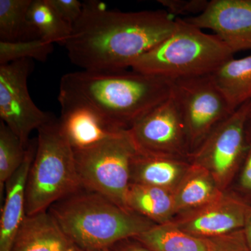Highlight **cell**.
I'll list each match as a JSON object with an SVG mask.
<instances>
[{
  "mask_svg": "<svg viewBox=\"0 0 251 251\" xmlns=\"http://www.w3.org/2000/svg\"><path fill=\"white\" fill-rule=\"evenodd\" d=\"M73 244L46 211L26 216L11 251H66Z\"/></svg>",
  "mask_w": 251,
  "mask_h": 251,
  "instance_id": "9a60e30c",
  "label": "cell"
},
{
  "mask_svg": "<svg viewBox=\"0 0 251 251\" xmlns=\"http://www.w3.org/2000/svg\"><path fill=\"white\" fill-rule=\"evenodd\" d=\"M249 118L251 120V100H250V108H249Z\"/></svg>",
  "mask_w": 251,
  "mask_h": 251,
  "instance_id": "d6a6232c",
  "label": "cell"
},
{
  "mask_svg": "<svg viewBox=\"0 0 251 251\" xmlns=\"http://www.w3.org/2000/svg\"><path fill=\"white\" fill-rule=\"evenodd\" d=\"M28 19L38 36L52 44L64 46L72 33V25L57 14L49 0H32Z\"/></svg>",
  "mask_w": 251,
  "mask_h": 251,
  "instance_id": "44dd1931",
  "label": "cell"
},
{
  "mask_svg": "<svg viewBox=\"0 0 251 251\" xmlns=\"http://www.w3.org/2000/svg\"><path fill=\"white\" fill-rule=\"evenodd\" d=\"M190 164L184 158L152 156L137 151L130 166V183L174 191Z\"/></svg>",
  "mask_w": 251,
  "mask_h": 251,
  "instance_id": "2e32d148",
  "label": "cell"
},
{
  "mask_svg": "<svg viewBox=\"0 0 251 251\" xmlns=\"http://www.w3.org/2000/svg\"><path fill=\"white\" fill-rule=\"evenodd\" d=\"M34 68L31 59L0 65V117L27 148L29 135L50 121L53 116L38 108L27 88Z\"/></svg>",
  "mask_w": 251,
  "mask_h": 251,
  "instance_id": "9c48e42d",
  "label": "cell"
},
{
  "mask_svg": "<svg viewBox=\"0 0 251 251\" xmlns=\"http://www.w3.org/2000/svg\"><path fill=\"white\" fill-rule=\"evenodd\" d=\"M61 108V129L74 150L90 148L126 130L117 129L83 105H62Z\"/></svg>",
  "mask_w": 251,
  "mask_h": 251,
  "instance_id": "5bb4252c",
  "label": "cell"
},
{
  "mask_svg": "<svg viewBox=\"0 0 251 251\" xmlns=\"http://www.w3.org/2000/svg\"><path fill=\"white\" fill-rule=\"evenodd\" d=\"M244 235H245L246 239L249 249L251 251V205L247 211V217H246L245 224H244Z\"/></svg>",
  "mask_w": 251,
  "mask_h": 251,
  "instance_id": "f546056e",
  "label": "cell"
},
{
  "mask_svg": "<svg viewBox=\"0 0 251 251\" xmlns=\"http://www.w3.org/2000/svg\"><path fill=\"white\" fill-rule=\"evenodd\" d=\"M50 4L69 24L76 22L83 10V3L78 0H49Z\"/></svg>",
  "mask_w": 251,
  "mask_h": 251,
  "instance_id": "4316f807",
  "label": "cell"
},
{
  "mask_svg": "<svg viewBox=\"0 0 251 251\" xmlns=\"http://www.w3.org/2000/svg\"><path fill=\"white\" fill-rule=\"evenodd\" d=\"M48 211L72 244L87 251L134 239L156 225L85 188L54 203Z\"/></svg>",
  "mask_w": 251,
  "mask_h": 251,
  "instance_id": "3957f363",
  "label": "cell"
},
{
  "mask_svg": "<svg viewBox=\"0 0 251 251\" xmlns=\"http://www.w3.org/2000/svg\"><path fill=\"white\" fill-rule=\"evenodd\" d=\"M183 19L214 31L234 54L251 50V0H211L202 14Z\"/></svg>",
  "mask_w": 251,
  "mask_h": 251,
  "instance_id": "8fae6325",
  "label": "cell"
},
{
  "mask_svg": "<svg viewBox=\"0 0 251 251\" xmlns=\"http://www.w3.org/2000/svg\"><path fill=\"white\" fill-rule=\"evenodd\" d=\"M126 206L155 224L171 222L176 214L174 191L150 185L130 183Z\"/></svg>",
  "mask_w": 251,
  "mask_h": 251,
  "instance_id": "ac0fdd59",
  "label": "cell"
},
{
  "mask_svg": "<svg viewBox=\"0 0 251 251\" xmlns=\"http://www.w3.org/2000/svg\"><path fill=\"white\" fill-rule=\"evenodd\" d=\"M36 150V139L29 143L22 166L5 184L0 219V251H11L16 234L26 217V186Z\"/></svg>",
  "mask_w": 251,
  "mask_h": 251,
  "instance_id": "4fadbf2b",
  "label": "cell"
},
{
  "mask_svg": "<svg viewBox=\"0 0 251 251\" xmlns=\"http://www.w3.org/2000/svg\"><path fill=\"white\" fill-rule=\"evenodd\" d=\"M176 27V18L165 10L122 12L87 1L64 46L71 62L83 71L122 72Z\"/></svg>",
  "mask_w": 251,
  "mask_h": 251,
  "instance_id": "6da1fadb",
  "label": "cell"
},
{
  "mask_svg": "<svg viewBox=\"0 0 251 251\" xmlns=\"http://www.w3.org/2000/svg\"><path fill=\"white\" fill-rule=\"evenodd\" d=\"M211 75L233 111L251 100V54L229 59Z\"/></svg>",
  "mask_w": 251,
  "mask_h": 251,
  "instance_id": "d6986e66",
  "label": "cell"
},
{
  "mask_svg": "<svg viewBox=\"0 0 251 251\" xmlns=\"http://www.w3.org/2000/svg\"><path fill=\"white\" fill-rule=\"evenodd\" d=\"M223 193L209 172L191 163L174 190L176 214H184L205 205Z\"/></svg>",
  "mask_w": 251,
  "mask_h": 251,
  "instance_id": "e0dca14e",
  "label": "cell"
},
{
  "mask_svg": "<svg viewBox=\"0 0 251 251\" xmlns=\"http://www.w3.org/2000/svg\"><path fill=\"white\" fill-rule=\"evenodd\" d=\"M128 131L138 153L181 158L191 155L184 120L172 95Z\"/></svg>",
  "mask_w": 251,
  "mask_h": 251,
  "instance_id": "30bf717a",
  "label": "cell"
},
{
  "mask_svg": "<svg viewBox=\"0 0 251 251\" xmlns=\"http://www.w3.org/2000/svg\"><path fill=\"white\" fill-rule=\"evenodd\" d=\"M87 251L84 250V249H81V248L77 247V246L75 245V244H73L72 247L69 248L67 251Z\"/></svg>",
  "mask_w": 251,
  "mask_h": 251,
  "instance_id": "4dcf8cb0",
  "label": "cell"
},
{
  "mask_svg": "<svg viewBox=\"0 0 251 251\" xmlns=\"http://www.w3.org/2000/svg\"><path fill=\"white\" fill-rule=\"evenodd\" d=\"M160 4L170 15L175 18L180 16L195 17L204 12L209 1L206 0H159Z\"/></svg>",
  "mask_w": 251,
  "mask_h": 251,
  "instance_id": "d4e9b609",
  "label": "cell"
},
{
  "mask_svg": "<svg viewBox=\"0 0 251 251\" xmlns=\"http://www.w3.org/2000/svg\"><path fill=\"white\" fill-rule=\"evenodd\" d=\"M134 239L151 251H209L206 239L185 232L173 221L154 225Z\"/></svg>",
  "mask_w": 251,
  "mask_h": 251,
  "instance_id": "ffe728a7",
  "label": "cell"
},
{
  "mask_svg": "<svg viewBox=\"0 0 251 251\" xmlns=\"http://www.w3.org/2000/svg\"><path fill=\"white\" fill-rule=\"evenodd\" d=\"M53 50V44L41 38L14 42L0 41V65L25 59L46 62Z\"/></svg>",
  "mask_w": 251,
  "mask_h": 251,
  "instance_id": "cb8c5ba5",
  "label": "cell"
},
{
  "mask_svg": "<svg viewBox=\"0 0 251 251\" xmlns=\"http://www.w3.org/2000/svg\"><path fill=\"white\" fill-rule=\"evenodd\" d=\"M92 251H112L110 248H105V249H99V250Z\"/></svg>",
  "mask_w": 251,
  "mask_h": 251,
  "instance_id": "1f68e13d",
  "label": "cell"
},
{
  "mask_svg": "<svg viewBox=\"0 0 251 251\" xmlns=\"http://www.w3.org/2000/svg\"><path fill=\"white\" fill-rule=\"evenodd\" d=\"M32 0H0V41L39 38L28 19Z\"/></svg>",
  "mask_w": 251,
  "mask_h": 251,
  "instance_id": "7402d4cb",
  "label": "cell"
},
{
  "mask_svg": "<svg viewBox=\"0 0 251 251\" xmlns=\"http://www.w3.org/2000/svg\"><path fill=\"white\" fill-rule=\"evenodd\" d=\"M171 95L184 120L191 153L234 112L211 75L171 80Z\"/></svg>",
  "mask_w": 251,
  "mask_h": 251,
  "instance_id": "52a82bcc",
  "label": "cell"
},
{
  "mask_svg": "<svg viewBox=\"0 0 251 251\" xmlns=\"http://www.w3.org/2000/svg\"><path fill=\"white\" fill-rule=\"evenodd\" d=\"M176 18L175 31L135 61L134 72L173 80L211 75L234 53L215 34Z\"/></svg>",
  "mask_w": 251,
  "mask_h": 251,
  "instance_id": "277c9868",
  "label": "cell"
},
{
  "mask_svg": "<svg viewBox=\"0 0 251 251\" xmlns=\"http://www.w3.org/2000/svg\"><path fill=\"white\" fill-rule=\"evenodd\" d=\"M206 240L209 251H251L243 229Z\"/></svg>",
  "mask_w": 251,
  "mask_h": 251,
  "instance_id": "484cf974",
  "label": "cell"
},
{
  "mask_svg": "<svg viewBox=\"0 0 251 251\" xmlns=\"http://www.w3.org/2000/svg\"><path fill=\"white\" fill-rule=\"evenodd\" d=\"M249 108L250 100L216 126L189 156L191 163L210 173L223 191L240 169L247 153Z\"/></svg>",
  "mask_w": 251,
  "mask_h": 251,
  "instance_id": "ba28073f",
  "label": "cell"
},
{
  "mask_svg": "<svg viewBox=\"0 0 251 251\" xmlns=\"http://www.w3.org/2000/svg\"><path fill=\"white\" fill-rule=\"evenodd\" d=\"M136 149L128 130L101 143L74 150L82 186L125 209L130 184V166Z\"/></svg>",
  "mask_w": 251,
  "mask_h": 251,
  "instance_id": "8992f818",
  "label": "cell"
},
{
  "mask_svg": "<svg viewBox=\"0 0 251 251\" xmlns=\"http://www.w3.org/2000/svg\"><path fill=\"white\" fill-rule=\"evenodd\" d=\"M251 205L243 198L223 193L205 205L181 214L173 222L196 237H219L244 228Z\"/></svg>",
  "mask_w": 251,
  "mask_h": 251,
  "instance_id": "7c38bea8",
  "label": "cell"
},
{
  "mask_svg": "<svg viewBox=\"0 0 251 251\" xmlns=\"http://www.w3.org/2000/svg\"><path fill=\"white\" fill-rule=\"evenodd\" d=\"M248 149L239 176V187L243 195L251 198V120L247 125Z\"/></svg>",
  "mask_w": 251,
  "mask_h": 251,
  "instance_id": "83f0119b",
  "label": "cell"
},
{
  "mask_svg": "<svg viewBox=\"0 0 251 251\" xmlns=\"http://www.w3.org/2000/svg\"><path fill=\"white\" fill-rule=\"evenodd\" d=\"M112 251H151L134 239H128L110 248Z\"/></svg>",
  "mask_w": 251,
  "mask_h": 251,
  "instance_id": "f1b7e54d",
  "label": "cell"
},
{
  "mask_svg": "<svg viewBox=\"0 0 251 251\" xmlns=\"http://www.w3.org/2000/svg\"><path fill=\"white\" fill-rule=\"evenodd\" d=\"M27 148L4 122H0V191L22 166Z\"/></svg>",
  "mask_w": 251,
  "mask_h": 251,
  "instance_id": "603a6c76",
  "label": "cell"
},
{
  "mask_svg": "<svg viewBox=\"0 0 251 251\" xmlns=\"http://www.w3.org/2000/svg\"><path fill=\"white\" fill-rule=\"evenodd\" d=\"M82 188L74 149L53 117L38 130L35 156L26 186V216L48 211Z\"/></svg>",
  "mask_w": 251,
  "mask_h": 251,
  "instance_id": "5b68a950",
  "label": "cell"
},
{
  "mask_svg": "<svg viewBox=\"0 0 251 251\" xmlns=\"http://www.w3.org/2000/svg\"><path fill=\"white\" fill-rule=\"evenodd\" d=\"M171 95V80L165 77L133 70H82L63 75L58 100L87 107L117 129L128 130Z\"/></svg>",
  "mask_w": 251,
  "mask_h": 251,
  "instance_id": "7a4b0ae2",
  "label": "cell"
}]
</instances>
